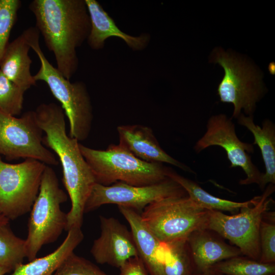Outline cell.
I'll return each instance as SVG.
<instances>
[{
    "label": "cell",
    "mask_w": 275,
    "mask_h": 275,
    "mask_svg": "<svg viewBox=\"0 0 275 275\" xmlns=\"http://www.w3.org/2000/svg\"><path fill=\"white\" fill-rule=\"evenodd\" d=\"M274 191V184H269L256 204L241 208L238 214L229 215L220 211L209 210L206 229L229 240L242 255L259 261L260 225Z\"/></svg>",
    "instance_id": "cell-7"
},
{
    "label": "cell",
    "mask_w": 275,
    "mask_h": 275,
    "mask_svg": "<svg viewBox=\"0 0 275 275\" xmlns=\"http://www.w3.org/2000/svg\"><path fill=\"white\" fill-rule=\"evenodd\" d=\"M43 133L34 111L18 118L0 111V155L9 161L31 158L57 166L56 155L43 144Z\"/></svg>",
    "instance_id": "cell-10"
},
{
    "label": "cell",
    "mask_w": 275,
    "mask_h": 275,
    "mask_svg": "<svg viewBox=\"0 0 275 275\" xmlns=\"http://www.w3.org/2000/svg\"><path fill=\"white\" fill-rule=\"evenodd\" d=\"M208 271L223 275H272L275 274V263L237 256L216 263Z\"/></svg>",
    "instance_id": "cell-22"
},
{
    "label": "cell",
    "mask_w": 275,
    "mask_h": 275,
    "mask_svg": "<svg viewBox=\"0 0 275 275\" xmlns=\"http://www.w3.org/2000/svg\"><path fill=\"white\" fill-rule=\"evenodd\" d=\"M45 135L43 144L58 156L63 170L62 182L71 200L65 231L81 228L85 206L94 185V175L81 154L79 142L66 133L65 113L55 103H43L34 111Z\"/></svg>",
    "instance_id": "cell-1"
},
{
    "label": "cell",
    "mask_w": 275,
    "mask_h": 275,
    "mask_svg": "<svg viewBox=\"0 0 275 275\" xmlns=\"http://www.w3.org/2000/svg\"><path fill=\"white\" fill-rule=\"evenodd\" d=\"M168 177L178 183L185 190L191 200L208 210L234 212L242 208L254 205L260 198V196H258L245 202L232 201L212 195L202 188L195 182L179 175L170 168L168 173Z\"/></svg>",
    "instance_id": "cell-21"
},
{
    "label": "cell",
    "mask_w": 275,
    "mask_h": 275,
    "mask_svg": "<svg viewBox=\"0 0 275 275\" xmlns=\"http://www.w3.org/2000/svg\"><path fill=\"white\" fill-rule=\"evenodd\" d=\"M185 195H187L185 190L169 177L145 186H134L121 182L108 186L96 183L86 201L84 212L93 211L105 204H116L139 212L156 201Z\"/></svg>",
    "instance_id": "cell-11"
},
{
    "label": "cell",
    "mask_w": 275,
    "mask_h": 275,
    "mask_svg": "<svg viewBox=\"0 0 275 275\" xmlns=\"http://www.w3.org/2000/svg\"><path fill=\"white\" fill-rule=\"evenodd\" d=\"M25 257V240L16 236L9 224L0 226V266L11 272Z\"/></svg>",
    "instance_id": "cell-24"
},
{
    "label": "cell",
    "mask_w": 275,
    "mask_h": 275,
    "mask_svg": "<svg viewBox=\"0 0 275 275\" xmlns=\"http://www.w3.org/2000/svg\"><path fill=\"white\" fill-rule=\"evenodd\" d=\"M37 31L36 26L24 30L9 43L0 61L2 73L25 91L37 83L31 72L32 61L29 52L32 38Z\"/></svg>",
    "instance_id": "cell-17"
},
{
    "label": "cell",
    "mask_w": 275,
    "mask_h": 275,
    "mask_svg": "<svg viewBox=\"0 0 275 275\" xmlns=\"http://www.w3.org/2000/svg\"><path fill=\"white\" fill-rule=\"evenodd\" d=\"M212 59L225 72L217 88L221 101L233 104L232 118H238L242 109L253 116L263 93L260 75L252 65L221 48L214 51Z\"/></svg>",
    "instance_id": "cell-9"
},
{
    "label": "cell",
    "mask_w": 275,
    "mask_h": 275,
    "mask_svg": "<svg viewBox=\"0 0 275 275\" xmlns=\"http://www.w3.org/2000/svg\"><path fill=\"white\" fill-rule=\"evenodd\" d=\"M29 8L54 57L57 69L70 80L78 68L77 49L87 41L91 29L85 1L33 0Z\"/></svg>",
    "instance_id": "cell-2"
},
{
    "label": "cell",
    "mask_w": 275,
    "mask_h": 275,
    "mask_svg": "<svg viewBox=\"0 0 275 275\" xmlns=\"http://www.w3.org/2000/svg\"><path fill=\"white\" fill-rule=\"evenodd\" d=\"M268 69L271 74L274 75L275 74V64L274 62H271L269 63L268 65Z\"/></svg>",
    "instance_id": "cell-30"
},
{
    "label": "cell",
    "mask_w": 275,
    "mask_h": 275,
    "mask_svg": "<svg viewBox=\"0 0 275 275\" xmlns=\"http://www.w3.org/2000/svg\"><path fill=\"white\" fill-rule=\"evenodd\" d=\"M53 275H108L89 260L73 252L62 263Z\"/></svg>",
    "instance_id": "cell-27"
},
{
    "label": "cell",
    "mask_w": 275,
    "mask_h": 275,
    "mask_svg": "<svg viewBox=\"0 0 275 275\" xmlns=\"http://www.w3.org/2000/svg\"><path fill=\"white\" fill-rule=\"evenodd\" d=\"M101 233L91 253L98 263L120 268L129 259L138 256L131 234L117 219L99 216Z\"/></svg>",
    "instance_id": "cell-13"
},
{
    "label": "cell",
    "mask_w": 275,
    "mask_h": 275,
    "mask_svg": "<svg viewBox=\"0 0 275 275\" xmlns=\"http://www.w3.org/2000/svg\"><path fill=\"white\" fill-rule=\"evenodd\" d=\"M39 36L38 32L31 42V47L40 62L34 79L46 83L61 104L69 121V135L79 142L84 141L89 135L93 119V106L86 85L82 81L71 82L49 62L40 47Z\"/></svg>",
    "instance_id": "cell-4"
},
{
    "label": "cell",
    "mask_w": 275,
    "mask_h": 275,
    "mask_svg": "<svg viewBox=\"0 0 275 275\" xmlns=\"http://www.w3.org/2000/svg\"><path fill=\"white\" fill-rule=\"evenodd\" d=\"M62 244L53 252L17 266L10 275H53L64 260L82 241L81 228H73Z\"/></svg>",
    "instance_id": "cell-20"
},
{
    "label": "cell",
    "mask_w": 275,
    "mask_h": 275,
    "mask_svg": "<svg viewBox=\"0 0 275 275\" xmlns=\"http://www.w3.org/2000/svg\"><path fill=\"white\" fill-rule=\"evenodd\" d=\"M239 125L244 126L253 135V145H258L261 151L265 172L262 174L259 185L265 188L267 184L275 183V126L269 120L264 121L260 127L254 123L253 116H245L241 114L238 117Z\"/></svg>",
    "instance_id": "cell-19"
},
{
    "label": "cell",
    "mask_w": 275,
    "mask_h": 275,
    "mask_svg": "<svg viewBox=\"0 0 275 275\" xmlns=\"http://www.w3.org/2000/svg\"><path fill=\"white\" fill-rule=\"evenodd\" d=\"M272 275H275V274H272Z\"/></svg>",
    "instance_id": "cell-35"
},
{
    "label": "cell",
    "mask_w": 275,
    "mask_h": 275,
    "mask_svg": "<svg viewBox=\"0 0 275 275\" xmlns=\"http://www.w3.org/2000/svg\"><path fill=\"white\" fill-rule=\"evenodd\" d=\"M170 255L162 265L160 275H196L187 239L168 243Z\"/></svg>",
    "instance_id": "cell-23"
},
{
    "label": "cell",
    "mask_w": 275,
    "mask_h": 275,
    "mask_svg": "<svg viewBox=\"0 0 275 275\" xmlns=\"http://www.w3.org/2000/svg\"><path fill=\"white\" fill-rule=\"evenodd\" d=\"M25 92L0 70V111L13 116L19 115L23 109Z\"/></svg>",
    "instance_id": "cell-25"
},
{
    "label": "cell",
    "mask_w": 275,
    "mask_h": 275,
    "mask_svg": "<svg viewBox=\"0 0 275 275\" xmlns=\"http://www.w3.org/2000/svg\"><path fill=\"white\" fill-rule=\"evenodd\" d=\"M260 257L259 262H275V224L262 220L260 228Z\"/></svg>",
    "instance_id": "cell-28"
},
{
    "label": "cell",
    "mask_w": 275,
    "mask_h": 275,
    "mask_svg": "<svg viewBox=\"0 0 275 275\" xmlns=\"http://www.w3.org/2000/svg\"><path fill=\"white\" fill-rule=\"evenodd\" d=\"M209 210L187 195L169 197L147 206L142 220L161 243L187 239L194 231L206 229Z\"/></svg>",
    "instance_id": "cell-6"
},
{
    "label": "cell",
    "mask_w": 275,
    "mask_h": 275,
    "mask_svg": "<svg viewBox=\"0 0 275 275\" xmlns=\"http://www.w3.org/2000/svg\"><path fill=\"white\" fill-rule=\"evenodd\" d=\"M216 275H223V274H216Z\"/></svg>",
    "instance_id": "cell-34"
},
{
    "label": "cell",
    "mask_w": 275,
    "mask_h": 275,
    "mask_svg": "<svg viewBox=\"0 0 275 275\" xmlns=\"http://www.w3.org/2000/svg\"><path fill=\"white\" fill-rule=\"evenodd\" d=\"M9 223V220L5 217L0 215V226Z\"/></svg>",
    "instance_id": "cell-31"
},
{
    "label": "cell",
    "mask_w": 275,
    "mask_h": 275,
    "mask_svg": "<svg viewBox=\"0 0 275 275\" xmlns=\"http://www.w3.org/2000/svg\"><path fill=\"white\" fill-rule=\"evenodd\" d=\"M196 275H197V274H196Z\"/></svg>",
    "instance_id": "cell-36"
},
{
    "label": "cell",
    "mask_w": 275,
    "mask_h": 275,
    "mask_svg": "<svg viewBox=\"0 0 275 275\" xmlns=\"http://www.w3.org/2000/svg\"><path fill=\"white\" fill-rule=\"evenodd\" d=\"M217 146L223 148L231 163L230 167L241 168L246 175L239 181L241 185L260 184L262 175L251 160L254 145L241 141L238 138L234 124L224 114L211 116L207 122L206 131L194 146L197 153Z\"/></svg>",
    "instance_id": "cell-12"
},
{
    "label": "cell",
    "mask_w": 275,
    "mask_h": 275,
    "mask_svg": "<svg viewBox=\"0 0 275 275\" xmlns=\"http://www.w3.org/2000/svg\"><path fill=\"white\" fill-rule=\"evenodd\" d=\"M21 6L20 0H0V61L9 43Z\"/></svg>",
    "instance_id": "cell-26"
},
{
    "label": "cell",
    "mask_w": 275,
    "mask_h": 275,
    "mask_svg": "<svg viewBox=\"0 0 275 275\" xmlns=\"http://www.w3.org/2000/svg\"><path fill=\"white\" fill-rule=\"evenodd\" d=\"M128 222L138 252L151 275H160L162 265L170 255L168 243L160 242L144 223L139 212L130 208L118 206Z\"/></svg>",
    "instance_id": "cell-15"
},
{
    "label": "cell",
    "mask_w": 275,
    "mask_h": 275,
    "mask_svg": "<svg viewBox=\"0 0 275 275\" xmlns=\"http://www.w3.org/2000/svg\"><path fill=\"white\" fill-rule=\"evenodd\" d=\"M79 148L97 183L108 186L121 182L145 186L168 178L169 168L161 163L142 160L119 144H111L103 150L79 144Z\"/></svg>",
    "instance_id": "cell-3"
},
{
    "label": "cell",
    "mask_w": 275,
    "mask_h": 275,
    "mask_svg": "<svg viewBox=\"0 0 275 275\" xmlns=\"http://www.w3.org/2000/svg\"><path fill=\"white\" fill-rule=\"evenodd\" d=\"M187 242L197 273L208 271L217 263L242 255L236 246L227 244L207 229L193 232L188 237Z\"/></svg>",
    "instance_id": "cell-18"
},
{
    "label": "cell",
    "mask_w": 275,
    "mask_h": 275,
    "mask_svg": "<svg viewBox=\"0 0 275 275\" xmlns=\"http://www.w3.org/2000/svg\"><path fill=\"white\" fill-rule=\"evenodd\" d=\"M90 16L91 29L87 42L93 50H100L109 37H116L123 40L133 51H142L149 45L150 35L143 33L133 36L123 32L114 19L96 0H85Z\"/></svg>",
    "instance_id": "cell-16"
},
{
    "label": "cell",
    "mask_w": 275,
    "mask_h": 275,
    "mask_svg": "<svg viewBox=\"0 0 275 275\" xmlns=\"http://www.w3.org/2000/svg\"><path fill=\"white\" fill-rule=\"evenodd\" d=\"M10 272V270L7 268L0 266V275H5L6 273Z\"/></svg>",
    "instance_id": "cell-32"
},
{
    "label": "cell",
    "mask_w": 275,
    "mask_h": 275,
    "mask_svg": "<svg viewBox=\"0 0 275 275\" xmlns=\"http://www.w3.org/2000/svg\"><path fill=\"white\" fill-rule=\"evenodd\" d=\"M46 166L31 158L9 163L0 155V215L14 220L31 211Z\"/></svg>",
    "instance_id": "cell-8"
},
{
    "label": "cell",
    "mask_w": 275,
    "mask_h": 275,
    "mask_svg": "<svg viewBox=\"0 0 275 275\" xmlns=\"http://www.w3.org/2000/svg\"><path fill=\"white\" fill-rule=\"evenodd\" d=\"M119 269L120 275H148L146 266L139 256L127 260Z\"/></svg>",
    "instance_id": "cell-29"
},
{
    "label": "cell",
    "mask_w": 275,
    "mask_h": 275,
    "mask_svg": "<svg viewBox=\"0 0 275 275\" xmlns=\"http://www.w3.org/2000/svg\"><path fill=\"white\" fill-rule=\"evenodd\" d=\"M67 199L68 195L59 186L54 171L46 165L28 222L25 240L26 257L30 261L36 258L43 245L56 241L65 230L67 213L61 210V205Z\"/></svg>",
    "instance_id": "cell-5"
},
{
    "label": "cell",
    "mask_w": 275,
    "mask_h": 275,
    "mask_svg": "<svg viewBox=\"0 0 275 275\" xmlns=\"http://www.w3.org/2000/svg\"><path fill=\"white\" fill-rule=\"evenodd\" d=\"M197 275H216L215 274L212 273L209 271H207L202 273H197Z\"/></svg>",
    "instance_id": "cell-33"
},
{
    "label": "cell",
    "mask_w": 275,
    "mask_h": 275,
    "mask_svg": "<svg viewBox=\"0 0 275 275\" xmlns=\"http://www.w3.org/2000/svg\"><path fill=\"white\" fill-rule=\"evenodd\" d=\"M117 130L119 144L138 158L148 162L166 163L183 171L193 172L188 167L169 155L161 148L150 127L138 124L124 125L118 126Z\"/></svg>",
    "instance_id": "cell-14"
}]
</instances>
